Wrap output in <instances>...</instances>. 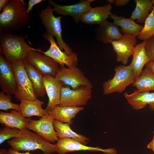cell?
Listing matches in <instances>:
<instances>
[{
  "instance_id": "29",
  "label": "cell",
  "mask_w": 154,
  "mask_h": 154,
  "mask_svg": "<svg viewBox=\"0 0 154 154\" xmlns=\"http://www.w3.org/2000/svg\"><path fill=\"white\" fill-rule=\"evenodd\" d=\"M144 25L137 37L140 40H146L154 36V15L151 11L145 21Z\"/></svg>"
},
{
  "instance_id": "26",
  "label": "cell",
  "mask_w": 154,
  "mask_h": 154,
  "mask_svg": "<svg viewBox=\"0 0 154 154\" xmlns=\"http://www.w3.org/2000/svg\"><path fill=\"white\" fill-rule=\"evenodd\" d=\"M70 125L67 123H63L54 119V128L58 139L71 138L84 145H87L90 141V139L73 131L71 129Z\"/></svg>"
},
{
  "instance_id": "12",
  "label": "cell",
  "mask_w": 154,
  "mask_h": 154,
  "mask_svg": "<svg viewBox=\"0 0 154 154\" xmlns=\"http://www.w3.org/2000/svg\"><path fill=\"white\" fill-rule=\"evenodd\" d=\"M136 37L129 34L123 35L121 38L111 43L117 55V62H120L124 65L127 64L136 45Z\"/></svg>"
},
{
  "instance_id": "23",
  "label": "cell",
  "mask_w": 154,
  "mask_h": 154,
  "mask_svg": "<svg viewBox=\"0 0 154 154\" xmlns=\"http://www.w3.org/2000/svg\"><path fill=\"white\" fill-rule=\"evenodd\" d=\"M23 63L37 97H43L46 94V92L43 81V75L34 66L25 60H23Z\"/></svg>"
},
{
  "instance_id": "7",
  "label": "cell",
  "mask_w": 154,
  "mask_h": 154,
  "mask_svg": "<svg viewBox=\"0 0 154 154\" xmlns=\"http://www.w3.org/2000/svg\"><path fill=\"white\" fill-rule=\"evenodd\" d=\"M60 70L55 77L64 86H68L73 89L86 87L91 89L93 86L82 71L77 66L66 68L60 65Z\"/></svg>"
},
{
  "instance_id": "19",
  "label": "cell",
  "mask_w": 154,
  "mask_h": 154,
  "mask_svg": "<svg viewBox=\"0 0 154 154\" xmlns=\"http://www.w3.org/2000/svg\"><path fill=\"white\" fill-rule=\"evenodd\" d=\"M112 6L110 3L94 8L92 7L85 12L80 21L86 24H98L106 20L112 13Z\"/></svg>"
},
{
  "instance_id": "24",
  "label": "cell",
  "mask_w": 154,
  "mask_h": 154,
  "mask_svg": "<svg viewBox=\"0 0 154 154\" xmlns=\"http://www.w3.org/2000/svg\"><path fill=\"white\" fill-rule=\"evenodd\" d=\"M84 109L83 106H57L48 111L49 114L52 116L54 119L61 122L66 123L71 125L76 115Z\"/></svg>"
},
{
  "instance_id": "27",
  "label": "cell",
  "mask_w": 154,
  "mask_h": 154,
  "mask_svg": "<svg viewBox=\"0 0 154 154\" xmlns=\"http://www.w3.org/2000/svg\"><path fill=\"white\" fill-rule=\"evenodd\" d=\"M132 84L140 92L154 90V75L146 67Z\"/></svg>"
},
{
  "instance_id": "20",
  "label": "cell",
  "mask_w": 154,
  "mask_h": 154,
  "mask_svg": "<svg viewBox=\"0 0 154 154\" xmlns=\"http://www.w3.org/2000/svg\"><path fill=\"white\" fill-rule=\"evenodd\" d=\"M31 119L24 117L20 112L14 110H11L10 112H0V123L11 128H25Z\"/></svg>"
},
{
  "instance_id": "32",
  "label": "cell",
  "mask_w": 154,
  "mask_h": 154,
  "mask_svg": "<svg viewBox=\"0 0 154 154\" xmlns=\"http://www.w3.org/2000/svg\"><path fill=\"white\" fill-rule=\"evenodd\" d=\"M145 48L150 61L154 60V36L146 40Z\"/></svg>"
},
{
  "instance_id": "40",
  "label": "cell",
  "mask_w": 154,
  "mask_h": 154,
  "mask_svg": "<svg viewBox=\"0 0 154 154\" xmlns=\"http://www.w3.org/2000/svg\"><path fill=\"white\" fill-rule=\"evenodd\" d=\"M109 2L110 4H113L115 3V0H107Z\"/></svg>"
},
{
  "instance_id": "17",
  "label": "cell",
  "mask_w": 154,
  "mask_h": 154,
  "mask_svg": "<svg viewBox=\"0 0 154 154\" xmlns=\"http://www.w3.org/2000/svg\"><path fill=\"white\" fill-rule=\"evenodd\" d=\"M124 96L128 103L133 109L139 110L148 104L150 109L154 111V92H140L136 90L130 94L125 93Z\"/></svg>"
},
{
  "instance_id": "21",
  "label": "cell",
  "mask_w": 154,
  "mask_h": 154,
  "mask_svg": "<svg viewBox=\"0 0 154 154\" xmlns=\"http://www.w3.org/2000/svg\"><path fill=\"white\" fill-rule=\"evenodd\" d=\"M146 40L136 44L133 50L132 59L129 65L134 72L135 80L139 76L144 65L150 61L145 49Z\"/></svg>"
},
{
  "instance_id": "16",
  "label": "cell",
  "mask_w": 154,
  "mask_h": 154,
  "mask_svg": "<svg viewBox=\"0 0 154 154\" xmlns=\"http://www.w3.org/2000/svg\"><path fill=\"white\" fill-rule=\"evenodd\" d=\"M42 80L48 98V102L45 109L49 111L59 106L61 89L63 85L55 77L44 76Z\"/></svg>"
},
{
  "instance_id": "35",
  "label": "cell",
  "mask_w": 154,
  "mask_h": 154,
  "mask_svg": "<svg viewBox=\"0 0 154 154\" xmlns=\"http://www.w3.org/2000/svg\"><path fill=\"white\" fill-rule=\"evenodd\" d=\"M145 66L146 67L149 68L154 75V60L149 61Z\"/></svg>"
},
{
  "instance_id": "5",
  "label": "cell",
  "mask_w": 154,
  "mask_h": 154,
  "mask_svg": "<svg viewBox=\"0 0 154 154\" xmlns=\"http://www.w3.org/2000/svg\"><path fill=\"white\" fill-rule=\"evenodd\" d=\"M53 12L51 5H48L46 8L41 11L39 16L46 29V32L55 37L56 43L61 50H64L68 55H70L73 52L72 50L62 38L61 21L62 17H55Z\"/></svg>"
},
{
  "instance_id": "39",
  "label": "cell",
  "mask_w": 154,
  "mask_h": 154,
  "mask_svg": "<svg viewBox=\"0 0 154 154\" xmlns=\"http://www.w3.org/2000/svg\"><path fill=\"white\" fill-rule=\"evenodd\" d=\"M8 150L2 149L0 150V154H7Z\"/></svg>"
},
{
  "instance_id": "41",
  "label": "cell",
  "mask_w": 154,
  "mask_h": 154,
  "mask_svg": "<svg viewBox=\"0 0 154 154\" xmlns=\"http://www.w3.org/2000/svg\"><path fill=\"white\" fill-rule=\"evenodd\" d=\"M153 3V6L152 7V9L153 11V14L154 15V0H151Z\"/></svg>"
},
{
  "instance_id": "42",
  "label": "cell",
  "mask_w": 154,
  "mask_h": 154,
  "mask_svg": "<svg viewBox=\"0 0 154 154\" xmlns=\"http://www.w3.org/2000/svg\"><path fill=\"white\" fill-rule=\"evenodd\" d=\"M43 154H48L44 153Z\"/></svg>"
},
{
  "instance_id": "6",
  "label": "cell",
  "mask_w": 154,
  "mask_h": 154,
  "mask_svg": "<svg viewBox=\"0 0 154 154\" xmlns=\"http://www.w3.org/2000/svg\"><path fill=\"white\" fill-rule=\"evenodd\" d=\"M23 60L11 63L17 84L14 95L15 97L20 102L24 100L37 99L32 83L25 70Z\"/></svg>"
},
{
  "instance_id": "1",
  "label": "cell",
  "mask_w": 154,
  "mask_h": 154,
  "mask_svg": "<svg viewBox=\"0 0 154 154\" xmlns=\"http://www.w3.org/2000/svg\"><path fill=\"white\" fill-rule=\"evenodd\" d=\"M23 0H10L0 14V32L17 30L31 24Z\"/></svg>"
},
{
  "instance_id": "13",
  "label": "cell",
  "mask_w": 154,
  "mask_h": 154,
  "mask_svg": "<svg viewBox=\"0 0 154 154\" xmlns=\"http://www.w3.org/2000/svg\"><path fill=\"white\" fill-rule=\"evenodd\" d=\"M94 0H81L73 5H64L48 0L49 4L53 7V11L58 14L72 17L76 23H78L81 17L86 11L92 8L90 3Z\"/></svg>"
},
{
  "instance_id": "36",
  "label": "cell",
  "mask_w": 154,
  "mask_h": 154,
  "mask_svg": "<svg viewBox=\"0 0 154 154\" xmlns=\"http://www.w3.org/2000/svg\"><path fill=\"white\" fill-rule=\"evenodd\" d=\"M9 0H0V12L2 11L5 7L9 3Z\"/></svg>"
},
{
  "instance_id": "9",
  "label": "cell",
  "mask_w": 154,
  "mask_h": 154,
  "mask_svg": "<svg viewBox=\"0 0 154 154\" xmlns=\"http://www.w3.org/2000/svg\"><path fill=\"white\" fill-rule=\"evenodd\" d=\"M25 60L34 66L43 76L55 77L60 69L58 63L38 51H30Z\"/></svg>"
},
{
  "instance_id": "30",
  "label": "cell",
  "mask_w": 154,
  "mask_h": 154,
  "mask_svg": "<svg viewBox=\"0 0 154 154\" xmlns=\"http://www.w3.org/2000/svg\"><path fill=\"white\" fill-rule=\"evenodd\" d=\"M12 97L11 94H5L2 91L0 92V109L5 111L14 110L20 112L19 105L13 103L11 101Z\"/></svg>"
},
{
  "instance_id": "34",
  "label": "cell",
  "mask_w": 154,
  "mask_h": 154,
  "mask_svg": "<svg viewBox=\"0 0 154 154\" xmlns=\"http://www.w3.org/2000/svg\"><path fill=\"white\" fill-rule=\"evenodd\" d=\"M130 1L129 0H115L114 4L117 6H121L126 5Z\"/></svg>"
},
{
  "instance_id": "38",
  "label": "cell",
  "mask_w": 154,
  "mask_h": 154,
  "mask_svg": "<svg viewBox=\"0 0 154 154\" xmlns=\"http://www.w3.org/2000/svg\"><path fill=\"white\" fill-rule=\"evenodd\" d=\"M7 154H31L29 152H27L25 153H20L14 150L11 148H10L8 151Z\"/></svg>"
},
{
  "instance_id": "25",
  "label": "cell",
  "mask_w": 154,
  "mask_h": 154,
  "mask_svg": "<svg viewBox=\"0 0 154 154\" xmlns=\"http://www.w3.org/2000/svg\"><path fill=\"white\" fill-rule=\"evenodd\" d=\"M112 19L113 23L121 28L120 31L123 35L129 34L137 37L143 26L136 23L131 18H125L112 13L109 17Z\"/></svg>"
},
{
  "instance_id": "37",
  "label": "cell",
  "mask_w": 154,
  "mask_h": 154,
  "mask_svg": "<svg viewBox=\"0 0 154 154\" xmlns=\"http://www.w3.org/2000/svg\"><path fill=\"white\" fill-rule=\"evenodd\" d=\"M147 148L151 149L154 152V128L153 132V137L152 140L147 145Z\"/></svg>"
},
{
  "instance_id": "11",
  "label": "cell",
  "mask_w": 154,
  "mask_h": 154,
  "mask_svg": "<svg viewBox=\"0 0 154 154\" xmlns=\"http://www.w3.org/2000/svg\"><path fill=\"white\" fill-rule=\"evenodd\" d=\"M42 37L50 43L49 49L42 52L44 55L53 59L60 65H65L68 67L77 66L78 59L76 53L73 52L70 55H68L64 52L62 51L55 42L53 37L46 31L42 34Z\"/></svg>"
},
{
  "instance_id": "33",
  "label": "cell",
  "mask_w": 154,
  "mask_h": 154,
  "mask_svg": "<svg viewBox=\"0 0 154 154\" xmlns=\"http://www.w3.org/2000/svg\"><path fill=\"white\" fill-rule=\"evenodd\" d=\"M43 0H29L28 2L27 9V12L29 14V12L32 10L34 6L38 4L42 1Z\"/></svg>"
},
{
  "instance_id": "28",
  "label": "cell",
  "mask_w": 154,
  "mask_h": 154,
  "mask_svg": "<svg viewBox=\"0 0 154 154\" xmlns=\"http://www.w3.org/2000/svg\"><path fill=\"white\" fill-rule=\"evenodd\" d=\"M136 6L130 18L137 22L143 23L152 10L153 3L150 0H135Z\"/></svg>"
},
{
  "instance_id": "2",
  "label": "cell",
  "mask_w": 154,
  "mask_h": 154,
  "mask_svg": "<svg viewBox=\"0 0 154 154\" xmlns=\"http://www.w3.org/2000/svg\"><path fill=\"white\" fill-rule=\"evenodd\" d=\"M25 37L21 34L0 32V52L10 63L23 61L31 51L43 52L40 49H36L28 45Z\"/></svg>"
},
{
  "instance_id": "10",
  "label": "cell",
  "mask_w": 154,
  "mask_h": 154,
  "mask_svg": "<svg viewBox=\"0 0 154 154\" xmlns=\"http://www.w3.org/2000/svg\"><path fill=\"white\" fill-rule=\"evenodd\" d=\"M54 119L49 114L39 120L31 119L26 128L35 132L48 141L54 143L59 139L54 128Z\"/></svg>"
},
{
  "instance_id": "31",
  "label": "cell",
  "mask_w": 154,
  "mask_h": 154,
  "mask_svg": "<svg viewBox=\"0 0 154 154\" xmlns=\"http://www.w3.org/2000/svg\"><path fill=\"white\" fill-rule=\"evenodd\" d=\"M21 133V130L16 128H11L5 126L0 129V144L6 140L18 136Z\"/></svg>"
},
{
  "instance_id": "8",
  "label": "cell",
  "mask_w": 154,
  "mask_h": 154,
  "mask_svg": "<svg viewBox=\"0 0 154 154\" xmlns=\"http://www.w3.org/2000/svg\"><path fill=\"white\" fill-rule=\"evenodd\" d=\"M91 89L86 87L71 89L63 86L60 93V106L80 107L86 105L92 97Z\"/></svg>"
},
{
  "instance_id": "14",
  "label": "cell",
  "mask_w": 154,
  "mask_h": 154,
  "mask_svg": "<svg viewBox=\"0 0 154 154\" xmlns=\"http://www.w3.org/2000/svg\"><path fill=\"white\" fill-rule=\"evenodd\" d=\"M57 147L56 152L58 154L78 151H101L107 154H116L117 151L114 148L103 149L98 147L88 146L74 139L69 138L58 139L56 144Z\"/></svg>"
},
{
  "instance_id": "3",
  "label": "cell",
  "mask_w": 154,
  "mask_h": 154,
  "mask_svg": "<svg viewBox=\"0 0 154 154\" xmlns=\"http://www.w3.org/2000/svg\"><path fill=\"white\" fill-rule=\"evenodd\" d=\"M8 143L14 150L33 151L40 150L44 153L50 154L57 152L56 144L51 143L36 133L25 128L21 130L17 137L7 141Z\"/></svg>"
},
{
  "instance_id": "4",
  "label": "cell",
  "mask_w": 154,
  "mask_h": 154,
  "mask_svg": "<svg viewBox=\"0 0 154 154\" xmlns=\"http://www.w3.org/2000/svg\"><path fill=\"white\" fill-rule=\"evenodd\" d=\"M114 71L113 77L103 83L104 94L116 92L121 93L127 87L132 84L135 80L134 72L130 65H117L115 67Z\"/></svg>"
},
{
  "instance_id": "22",
  "label": "cell",
  "mask_w": 154,
  "mask_h": 154,
  "mask_svg": "<svg viewBox=\"0 0 154 154\" xmlns=\"http://www.w3.org/2000/svg\"><path fill=\"white\" fill-rule=\"evenodd\" d=\"M44 102L37 99L35 100H24L21 102L19 104L20 112L25 117L30 118L33 116L42 117L49 114L45 109L42 106Z\"/></svg>"
},
{
  "instance_id": "18",
  "label": "cell",
  "mask_w": 154,
  "mask_h": 154,
  "mask_svg": "<svg viewBox=\"0 0 154 154\" xmlns=\"http://www.w3.org/2000/svg\"><path fill=\"white\" fill-rule=\"evenodd\" d=\"M97 40L104 43H111L123 36L118 26L107 20L99 24L96 31Z\"/></svg>"
},
{
  "instance_id": "15",
  "label": "cell",
  "mask_w": 154,
  "mask_h": 154,
  "mask_svg": "<svg viewBox=\"0 0 154 154\" xmlns=\"http://www.w3.org/2000/svg\"><path fill=\"white\" fill-rule=\"evenodd\" d=\"M0 86L6 94H14L17 84L11 63L0 52Z\"/></svg>"
}]
</instances>
